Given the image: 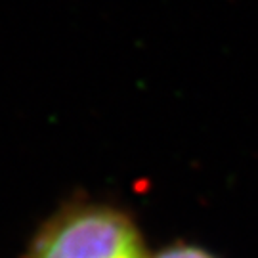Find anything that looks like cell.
<instances>
[{
  "mask_svg": "<svg viewBox=\"0 0 258 258\" xmlns=\"http://www.w3.org/2000/svg\"><path fill=\"white\" fill-rule=\"evenodd\" d=\"M151 258H218L216 254H212L211 250H207L205 247L194 245V243H184V241H176L163 247L161 250H157L155 254H151Z\"/></svg>",
  "mask_w": 258,
  "mask_h": 258,
  "instance_id": "obj_2",
  "label": "cell"
},
{
  "mask_svg": "<svg viewBox=\"0 0 258 258\" xmlns=\"http://www.w3.org/2000/svg\"><path fill=\"white\" fill-rule=\"evenodd\" d=\"M21 258H151V252L128 211L77 199L42 220Z\"/></svg>",
  "mask_w": 258,
  "mask_h": 258,
  "instance_id": "obj_1",
  "label": "cell"
}]
</instances>
